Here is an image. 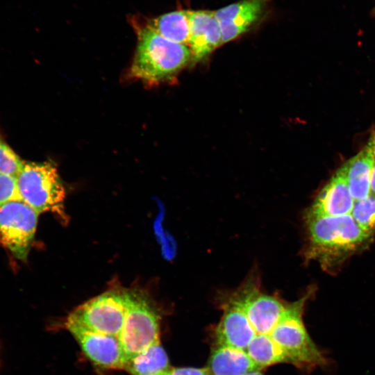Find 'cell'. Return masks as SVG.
I'll return each mask as SVG.
<instances>
[{"label":"cell","mask_w":375,"mask_h":375,"mask_svg":"<svg viewBox=\"0 0 375 375\" xmlns=\"http://www.w3.org/2000/svg\"><path fill=\"white\" fill-rule=\"evenodd\" d=\"M308 259L331 267L356 252L372 236L363 231L351 214L323 217L306 215Z\"/></svg>","instance_id":"obj_1"},{"label":"cell","mask_w":375,"mask_h":375,"mask_svg":"<svg viewBox=\"0 0 375 375\" xmlns=\"http://www.w3.org/2000/svg\"><path fill=\"white\" fill-rule=\"evenodd\" d=\"M191 56L187 45L168 40L147 25L138 31L131 74L143 81L158 82L183 67Z\"/></svg>","instance_id":"obj_2"},{"label":"cell","mask_w":375,"mask_h":375,"mask_svg":"<svg viewBox=\"0 0 375 375\" xmlns=\"http://www.w3.org/2000/svg\"><path fill=\"white\" fill-rule=\"evenodd\" d=\"M310 291L299 299L288 303L270 335L287 356L289 364L310 370L326 366L328 358L313 342L303 319V310Z\"/></svg>","instance_id":"obj_3"},{"label":"cell","mask_w":375,"mask_h":375,"mask_svg":"<svg viewBox=\"0 0 375 375\" xmlns=\"http://www.w3.org/2000/svg\"><path fill=\"white\" fill-rule=\"evenodd\" d=\"M127 312L118 339L127 360L160 341V315L147 292L125 289Z\"/></svg>","instance_id":"obj_4"},{"label":"cell","mask_w":375,"mask_h":375,"mask_svg":"<svg viewBox=\"0 0 375 375\" xmlns=\"http://www.w3.org/2000/svg\"><path fill=\"white\" fill-rule=\"evenodd\" d=\"M21 199L38 214H63L65 190L56 167L50 162H28L17 177Z\"/></svg>","instance_id":"obj_5"},{"label":"cell","mask_w":375,"mask_h":375,"mask_svg":"<svg viewBox=\"0 0 375 375\" xmlns=\"http://www.w3.org/2000/svg\"><path fill=\"white\" fill-rule=\"evenodd\" d=\"M126 312L125 289L112 290L80 305L66 319L89 330L118 338Z\"/></svg>","instance_id":"obj_6"},{"label":"cell","mask_w":375,"mask_h":375,"mask_svg":"<svg viewBox=\"0 0 375 375\" xmlns=\"http://www.w3.org/2000/svg\"><path fill=\"white\" fill-rule=\"evenodd\" d=\"M224 298L243 310L256 333L259 334L271 333L288 305L275 296L262 292L258 281L253 276Z\"/></svg>","instance_id":"obj_7"},{"label":"cell","mask_w":375,"mask_h":375,"mask_svg":"<svg viewBox=\"0 0 375 375\" xmlns=\"http://www.w3.org/2000/svg\"><path fill=\"white\" fill-rule=\"evenodd\" d=\"M38 213L22 200L0 207V238L3 245L20 260L27 258L33 241Z\"/></svg>","instance_id":"obj_8"},{"label":"cell","mask_w":375,"mask_h":375,"mask_svg":"<svg viewBox=\"0 0 375 375\" xmlns=\"http://www.w3.org/2000/svg\"><path fill=\"white\" fill-rule=\"evenodd\" d=\"M65 328L95 365L108 369H124L126 356L118 338L89 330L66 319Z\"/></svg>","instance_id":"obj_9"},{"label":"cell","mask_w":375,"mask_h":375,"mask_svg":"<svg viewBox=\"0 0 375 375\" xmlns=\"http://www.w3.org/2000/svg\"><path fill=\"white\" fill-rule=\"evenodd\" d=\"M265 0H241L215 11L222 32V43L247 31L262 16Z\"/></svg>","instance_id":"obj_10"},{"label":"cell","mask_w":375,"mask_h":375,"mask_svg":"<svg viewBox=\"0 0 375 375\" xmlns=\"http://www.w3.org/2000/svg\"><path fill=\"white\" fill-rule=\"evenodd\" d=\"M221 303L224 312L215 329V344L246 350L256 331L239 306L225 298Z\"/></svg>","instance_id":"obj_11"},{"label":"cell","mask_w":375,"mask_h":375,"mask_svg":"<svg viewBox=\"0 0 375 375\" xmlns=\"http://www.w3.org/2000/svg\"><path fill=\"white\" fill-rule=\"evenodd\" d=\"M342 169L321 190L306 215L332 217L351 214L354 204Z\"/></svg>","instance_id":"obj_12"},{"label":"cell","mask_w":375,"mask_h":375,"mask_svg":"<svg viewBox=\"0 0 375 375\" xmlns=\"http://www.w3.org/2000/svg\"><path fill=\"white\" fill-rule=\"evenodd\" d=\"M190 19L189 46L192 58L198 61L222 43L219 24L215 11L188 10Z\"/></svg>","instance_id":"obj_13"},{"label":"cell","mask_w":375,"mask_h":375,"mask_svg":"<svg viewBox=\"0 0 375 375\" xmlns=\"http://www.w3.org/2000/svg\"><path fill=\"white\" fill-rule=\"evenodd\" d=\"M374 155V147L370 139L359 153L340 167L354 201L364 199L370 193Z\"/></svg>","instance_id":"obj_14"},{"label":"cell","mask_w":375,"mask_h":375,"mask_svg":"<svg viewBox=\"0 0 375 375\" xmlns=\"http://www.w3.org/2000/svg\"><path fill=\"white\" fill-rule=\"evenodd\" d=\"M206 367L211 375H246L260 370L246 350L215 344Z\"/></svg>","instance_id":"obj_15"},{"label":"cell","mask_w":375,"mask_h":375,"mask_svg":"<svg viewBox=\"0 0 375 375\" xmlns=\"http://www.w3.org/2000/svg\"><path fill=\"white\" fill-rule=\"evenodd\" d=\"M172 366L160 341L130 358L124 370L131 375H165Z\"/></svg>","instance_id":"obj_16"},{"label":"cell","mask_w":375,"mask_h":375,"mask_svg":"<svg viewBox=\"0 0 375 375\" xmlns=\"http://www.w3.org/2000/svg\"><path fill=\"white\" fill-rule=\"evenodd\" d=\"M163 37L172 41L188 44L190 39V19L188 10H176L162 15L149 24Z\"/></svg>","instance_id":"obj_17"},{"label":"cell","mask_w":375,"mask_h":375,"mask_svg":"<svg viewBox=\"0 0 375 375\" xmlns=\"http://www.w3.org/2000/svg\"><path fill=\"white\" fill-rule=\"evenodd\" d=\"M249 356L261 370L268 366L289 361L270 334L257 333L246 349Z\"/></svg>","instance_id":"obj_18"},{"label":"cell","mask_w":375,"mask_h":375,"mask_svg":"<svg viewBox=\"0 0 375 375\" xmlns=\"http://www.w3.org/2000/svg\"><path fill=\"white\" fill-rule=\"evenodd\" d=\"M351 216L365 232L373 234L375 231V194H369L364 199L354 202Z\"/></svg>","instance_id":"obj_19"},{"label":"cell","mask_w":375,"mask_h":375,"mask_svg":"<svg viewBox=\"0 0 375 375\" xmlns=\"http://www.w3.org/2000/svg\"><path fill=\"white\" fill-rule=\"evenodd\" d=\"M24 162L0 139V174L17 177Z\"/></svg>","instance_id":"obj_20"},{"label":"cell","mask_w":375,"mask_h":375,"mask_svg":"<svg viewBox=\"0 0 375 375\" xmlns=\"http://www.w3.org/2000/svg\"><path fill=\"white\" fill-rule=\"evenodd\" d=\"M19 200L22 199L17 178L0 174V207L8 202Z\"/></svg>","instance_id":"obj_21"},{"label":"cell","mask_w":375,"mask_h":375,"mask_svg":"<svg viewBox=\"0 0 375 375\" xmlns=\"http://www.w3.org/2000/svg\"><path fill=\"white\" fill-rule=\"evenodd\" d=\"M165 375H211L207 367H171Z\"/></svg>","instance_id":"obj_22"},{"label":"cell","mask_w":375,"mask_h":375,"mask_svg":"<svg viewBox=\"0 0 375 375\" xmlns=\"http://www.w3.org/2000/svg\"><path fill=\"white\" fill-rule=\"evenodd\" d=\"M370 192L375 194V147H374V162H373L372 175H371Z\"/></svg>","instance_id":"obj_23"},{"label":"cell","mask_w":375,"mask_h":375,"mask_svg":"<svg viewBox=\"0 0 375 375\" xmlns=\"http://www.w3.org/2000/svg\"><path fill=\"white\" fill-rule=\"evenodd\" d=\"M246 375H262V374L260 370H255L247 374Z\"/></svg>","instance_id":"obj_24"},{"label":"cell","mask_w":375,"mask_h":375,"mask_svg":"<svg viewBox=\"0 0 375 375\" xmlns=\"http://www.w3.org/2000/svg\"><path fill=\"white\" fill-rule=\"evenodd\" d=\"M370 139L372 140V142L374 143V147H375V134L372 135Z\"/></svg>","instance_id":"obj_25"}]
</instances>
